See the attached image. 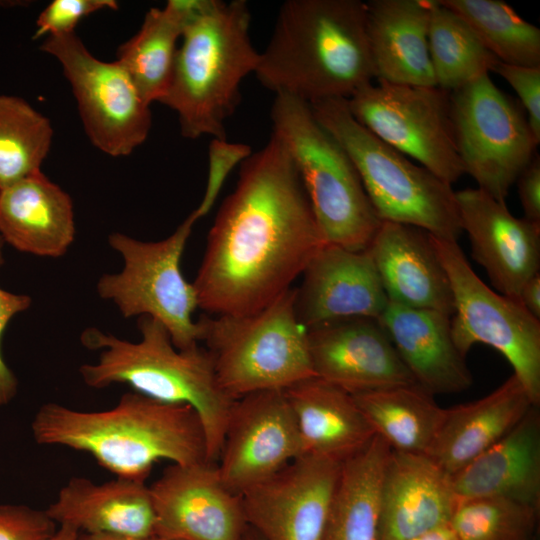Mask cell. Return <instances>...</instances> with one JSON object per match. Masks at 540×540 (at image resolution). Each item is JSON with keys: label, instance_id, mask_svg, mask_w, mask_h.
I'll return each instance as SVG.
<instances>
[{"label": "cell", "instance_id": "1", "mask_svg": "<svg viewBox=\"0 0 540 540\" xmlns=\"http://www.w3.org/2000/svg\"><path fill=\"white\" fill-rule=\"evenodd\" d=\"M327 244L296 164L271 133L242 163L220 206L192 283L213 315L255 313L291 288Z\"/></svg>", "mask_w": 540, "mask_h": 540}, {"label": "cell", "instance_id": "2", "mask_svg": "<svg viewBox=\"0 0 540 540\" xmlns=\"http://www.w3.org/2000/svg\"><path fill=\"white\" fill-rule=\"evenodd\" d=\"M254 74L275 95L309 104L349 99L375 80L366 2H284Z\"/></svg>", "mask_w": 540, "mask_h": 540}, {"label": "cell", "instance_id": "3", "mask_svg": "<svg viewBox=\"0 0 540 540\" xmlns=\"http://www.w3.org/2000/svg\"><path fill=\"white\" fill-rule=\"evenodd\" d=\"M31 428L36 443L89 453L118 478L145 482L161 460L177 465L209 463L204 428L192 407L134 391L104 411L44 404Z\"/></svg>", "mask_w": 540, "mask_h": 540}, {"label": "cell", "instance_id": "4", "mask_svg": "<svg viewBox=\"0 0 540 540\" xmlns=\"http://www.w3.org/2000/svg\"><path fill=\"white\" fill-rule=\"evenodd\" d=\"M137 327L138 342L94 327L82 333L86 348L100 350L97 362L79 369L84 383L96 389L126 384L154 400L192 407L204 428L208 462L216 465L234 399L221 388L210 352L198 344L177 349L167 329L151 317H138Z\"/></svg>", "mask_w": 540, "mask_h": 540}, {"label": "cell", "instance_id": "5", "mask_svg": "<svg viewBox=\"0 0 540 540\" xmlns=\"http://www.w3.org/2000/svg\"><path fill=\"white\" fill-rule=\"evenodd\" d=\"M244 0H204L184 27L169 88L160 101L174 110L181 134L226 138V121L240 102V85L260 52L250 38Z\"/></svg>", "mask_w": 540, "mask_h": 540}, {"label": "cell", "instance_id": "6", "mask_svg": "<svg viewBox=\"0 0 540 540\" xmlns=\"http://www.w3.org/2000/svg\"><path fill=\"white\" fill-rule=\"evenodd\" d=\"M310 106L317 121L350 157L381 221L412 225L457 242L462 227L452 185L362 126L347 99L320 100Z\"/></svg>", "mask_w": 540, "mask_h": 540}, {"label": "cell", "instance_id": "7", "mask_svg": "<svg viewBox=\"0 0 540 540\" xmlns=\"http://www.w3.org/2000/svg\"><path fill=\"white\" fill-rule=\"evenodd\" d=\"M270 118L272 133L296 164L326 243L366 250L382 221L348 154L304 100L276 94Z\"/></svg>", "mask_w": 540, "mask_h": 540}, {"label": "cell", "instance_id": "8", "mask_svg": "<svg viewBox=\"0 0 540 540\" xmlns=\"http://www.w3.org/2000/svg\"><path fill=\"white\" fill-rule=\"evenodd\" d=\"M197 322L218 382L234 400L259 391L286 390L315 376L307 328L296 313V288L255 313L202 316Z\"/></svg>", "mask_w": 540, "mask_h": 540}, {"label": "cell", "instance_id": "9", "mask_svg": "<svg viewBox=\"0 0 540 540\" xmlns=\"http://www.w3.org/2000/svg\"><path fill=\"white\" fill-rule=\"evenodd\" d=\"M197 217L193 212L169 237L144 242L115 232L110 246L123 259V268L105 274L97 292L112 301L124 318L148 316L169 332L177 349H187L200 341V326L193 320L198 307L196 291L183 276L181 258Z\"/></svg>", "mask_w": 540, "mask_h": 540}, {"label": "cell", "instance_id": "10", "mask_svg": "<svg viewBox=\"0 0 540 540\" xmlns=\"http://www.w3.org/2000/svg\"><path fill=\"white\" fill-rule=\"evenodd\" d=\"M430 236L451 284V334L457 349L466 356L473 345L482 343L499 351L533 404L539 406L540 320L519 300L484 283L456 241Z\"/></svg>", "mask_w": 540, "mask_h": 540}, {"label": "cell", "instance_id": "11", "mask_svg": "<svg viewBox=\"0 0 540 540\" xmlns=\"http://www.w3.org/2000/svg\"><path fill=\"white\" fill-rule=\"evenodd\" d=\"M450 107L465 174L479 189L505 202L540 143L524 109L500 90L489 74L450 92Z\"/></svg>", "mask_w": 540, "mask_h": 540}, {"label": "cell", "instance_id": "12", "mask_svg": "<svg viewBox=\"0 0 540 540\" xmlns=\"http://www.w3.org/2000/svg\"><path fill=\"white\" fill-rule=\"evenodd\" d=\"M353 117L379 139L452 185L465 174L450 92L377 80L347 99Z\"/></svg>", "mask_w": 540, "mask_h": 540}, {"label": "cell", "instance_id": "13", "mask_svg": "<svg viewBox=\"0 0 540 540\" xmlns=\"http://www.w3.org/2000/svg\"><path fill=\"white\" fill-rule=\"evenodd\" d=\"M41 49L62 65L95 147L119 157L129 155L146 140L152 120L150 105L118 61L94 57L75 32L48 36Z\"/></svg>", "mask_w": 540, "mask_h": 540}, {"label": "cell", "instance_id": "14", "mask_svg": "<svg viewBox=\"0 0 540 540\" xmlns=\"http://www.w3.org/2000/svg\"><path fill=\"white\" fill-rule=\"evenodd\" d=\"M303 455L296 420L285 390L235 399L217 469L226 487L241 495Z\"/></svg>", "mask_w": 540, "mask_h": 540}, {"label": "cell", "instance_id": "15", "mask_svg": "<svg viewBox=\"0 0 540 540\" xmlns=\"http://www.w3.org/2000/svg\"><path fill=\"white\" fill-rule=\"evenodd\" d=\"M341 463L308 454L240 496L262 540H322Z\"/></svg>", "mask_w": 540, "mask_h": 540}, {"label": "cell", "instance_id": "16", "mask_svg": "<svg viewBox=\"0 0 540 540\" xmlns=\"http://www.w3.org/2000/svg\"><path fill=\"white\" fill-rule=\"evenodd\" d=\"M155 510L153 538L244 540L241 496L223 483L217 464H172L149 486Z\"/></svg>", "mask_w": 540, "mask_h": 540}, {"label": "cell", "instance_id": "17", "mask_svg": "<svg viewBox=\"0 0 540 540\" xmlns=\"http://www.w3.org/2000/svg\"><path fill=\"white\" fill-rule=\"evenodd\" d=\"M307 340L315 376L352 395L416 384L378 319L325 322Z\"/></svg>", "mask_w": 540, "mask_h": 540}, {"label": "cell", "instance_id": "18", "mask_svg": "<svg viewBox=\"0 0 540 540\" xmlns=\"http://www.w3.org/2000/svg\"><path fill=\"white\" fill-rule=\"evenodd\" d=\"M462 231L471 255L498 293L519 300L540 269V224L517 218L505 202L479 188L456 191Z\"/></svg>", "mask_w": 540, "mask_h": 540}, {"label": "cell", "instance_id": "19", "mask_svg": "<svg viewBox=\"0 0 540 540\" xmlns=\"http://www.w3.org/2000/svg\"><path fill=\"white\" fill-rule=\"evenodd\" d=\"M296 288V313L305 328L350 317L379 319L389 300L368 252L324 244Z\"/></svg>", "mask_w": 540, "mask_h": 540}, {"label": "cell", "instance_id": "20", "mask_svg": "<svg viewBox=\"0 0 540 540\" xmlns=\"http://www.w3.org/2000/svg\"><path fill=\"white\" fill-rule=\"evenodd\" d=\"M367 250L389 302L453 315L451 284L427 231L382 221Z\"/></svg>", "mask_w": 540, "mask_h": 540}, {"label": "cell", "instance_id": "21", "mask_svg": "<svg viewBox=\"0 0 540 540\" xmlns=\"http://www.w3.org/2000/svg\"><path fill=\"white\" fill-rule=\"evenodd\" d=\"M457 504L451 475L433 459L391 449L382 481L379 540H407L449 524Z\"/></svg>", "mask_w": 540, "mask_h": 540}, {"label": "cell", "instance_id": "22", "mask_svg": "<svg viewBox=\"0 0 540 540\" xmlns=\"http://www.w3.org/2000/svg\"><path fill=\"white\" fill-rule=\"evenodd\" d=\"M450 318L389 302L378 319L415 383L433 396L462 392L473 383L453 341Z\"/></svg>", "mask_w": 540, "mask_h": 540}, {"label": "cell", "instance_id": "23", "mask_svg": "<svg viewBox=\"0 0 540 540\" xmlns=\"http://www.w3.org/2000/svg\"><path fill=\"white\" fill-rule=\"evenodd\" d=\"M533 406L499 441L451 475L462 500L501 497L539 510L540 412Z\"/></svg>", "mask_w": 540, "mask_h": 540}, {"label": "cell", "instance_id": "24", "mask_svg": "<svg viewBox=\"0 0 540 540\" xmlns=\"http://www.w3.org/2000/svg\"><path fill=\"white\" fill-rule=\"evenodd\" d=\"M45 512L59 526L79 533H117L145 539L155 533L152 497L142 481L117 477L96 484L75 477L60 489Z\"/></svg>", "mask_w": 540, "mask_h": 540}, {"label": "cell", "instance_id": "25", "mask_svg": "<svg viewBox=\"0 0 540 540\" xmlns=\"http://www.w3.org/2000/svg\"><path fill=\"white\" fill-rule=\"evenodd\" d=\"M431 0L366 2L367 34L375 80L436 86L429 53Z\"/></svg>", "mask_w": 540, "mask_h": 540}, {"label": "cell", "instance_id": "26", "mask_svg": "<svg viewBox=\"0 0 540 540\" xmlns=\"http://www.w3.org/2000/svg\"><path fill=\"white\" fill-rule=\"evenodd\" d=\"M533 406L512 374L488 395L446 408L427 455L453 475L505 436Z\"/></svg>", "mask_w": 540, "mask_h": 540}, {"label": "cell", "instance_id": "27", "mask_svg": "<svg viewBox=\"0 0 540 540\" xmlns=\"http://www.w3.org/2000/svg\"><path fill=\"white\" fill-rule=\"evenodd\" d=\"M0 235L25 253L64 255L75 237L70 196L41 170L1 189Z\"/></svg>", "mask_w": 540, "mask_h": 540}, {"label": "cell", "instance_id": "28", "mask_svg": "<svg viewBox=\"0 0 540 540\" xmlns=\"http://www.w3.org/2000/svg\"><path fill=\"white\" fill-rule=\"evenodd\" d=\"M303 455L342 463L359 452L375 432L352 394L316 376L285 390Z\"/></svg>", "mask_w": 540, "mask_h": 540}, {"label": "cell", "instance_id": "29", "mask_svg": "<svg viewBox=\"0 0 540 540\" xmlns=\"http://www.w3.org/2000/svg\"><path fill=\"white\" fill-rule=\"evenodd\" d=\"M390 452L375 434L341 463L322 540H379L382 481Z\"/></svg>", "mask_w": 540, "mask_h": 540}, {"label": "cell", "instance_id": "30", "mask_svg": "<svg viewBox=\"0 0 540 540\" xmlns=\"http://www.w3.org/2000/svg\"><path fill=\"white\" fill-rule=\"evenodd\" d=\"M203 0H170L164 8L150 9L140 30L123 43L117 60L142 99L151 104L165 96L173 73L177 42L188 20Z\"/></svg>", "mask_w": 540, "mask_h": 540}, {"label": "cell", "instance_id": "31", "mask_svg": "<svg viewBox=\"0 0 540 540\" xmlns=\"http://www.w3.org/2000/svg\"><path fill=\"white\" fill-rule=\"evenodd\" d=\"M359 408L392 450L428 454L445 409L417 384L389 387L353 395Z\"/></svg>", "mask_w": 540, "mask_h": 540}, {"label": "cell", "instance_id": "32", "mask_svg": "<svg viewBox=\"0 0 540 540\" xmlns=\"http://www.w3.org/2000/svg\"><path fill=\"white\" fill-rule=\"evenodd\" d=\"M429 53L436 86L452 92L492 72L498 59L453 11L431 0Z\"/></svg>", "mask_w": 540, "mask_h": 540}, {"label": "cell", "instance_id": "33", "mask_svg": "<svg viewBox=\"0 0 540 540\" xmlns=\"http://www.w3.org/2000/svg\"><path fill=\"white\" fill-rule=\"evenodd\" d=\"M457 14L500 62L540 67V29L500 0H438Z\"/></svg>", "mask_w": 540, "mask_h": 540}, {"label": "cell", "instance_id": "34", "mask_svg": "<svg viewBox=\"0 0 540 540\" xmlns=\"http://www.w3.org/2000/svg\"><path fill=\"white\" fill-rule=\"evenodd\" d=\"M52 137L49 120L29 103L0 95V190L40 171Z\"/></svg>", "mask_w": 540, "mask_h": 540}, {"label": "cell", "instance_id": "35", "mask_svg": "<svg viewBox=\"0 0 540 540\" xmlns=\"http://www.w3.org/2000/svg\"><path fill=\"white\" fill-rule=\"evenodd\" d=\"M539 510L506 498L459 501L449 522L459 540H530Z\"/></svg>", "mask_w": 540, "mask_h": 540}, {"label": "cell", "instance_id": "36", "mask_svg": "<svg viewBox=\"0 0 540 540\" xmlns=\"http://www.w3.org/2000/svg\"><path fill=\"white\" fill-rule=\"evenodd\" d=\"M252 153L251 147L233 143L226 138H213L209 145V166L205 191L199 206L193 211L197 219L212 209L229 173Z\"/></svg>", "mask_w": 540, "mask_h": 540}, {"label": "cell", "instance_id": "37", "mask_svg": "<svg viewBox=\"0 0 540 540\" xmlns=\"http://www.w3.org/2000/svg\"><path fill=\"white\" fill-rule=\"evenodd\" d=\"M114 0H54L39 15L34 38L74 33L78 22L99 10L117 9Z\"/></svg>", "mask_w": 540, "mask_h": 540}, {"label": "cell", "instance_id": "38", "mask_svg": "<svg viewBox=\"0 0 540 540\" xmlns=\"http://www.w3.org/2000/svg\"><path fill=\"white\" fill-rule=\"evenodd\" d=\"M56 529L45 511L25 505H0V540H49Z\"/></svg>", "mask_w": 540, "mask_h": 540}, {"label": "cell", "instance_id": "39", "mask_svg": "<svg viewBox=\"0 0 540 540\" xmlns=\"http://www.w3.org/2000/svg\"><path fill=\"white\" fill-rule=\"evenodd\" d=\"M492 72L501 76L516 92L529 126L540 141V67L506 64L498 61Z\"/></svg>", "mask_w": 540, "mask_h": 540}, {"label": "cell", "instance_id": "40", "mask_svg": "<svg viewBox=\"0 0 540 540\" xmlns=\"http://www.w3.org/2000/svg\"><path fill=\"white\" fill-rule=\"evenodd\" d=\"M4 240L0 235V266L4 263L2 249ZM31 305V298L24 294H14L0 288V344L2 334L14 315L27 310ZM17 392V380L13 372L5 363L0 346V407L8 404Z\"/></svg>", "mask_w": 540, "mask_h": 540}, {"label": "cell", "instance_id": "41", "mask_svg": "<svg viewBox=\"0 0 540 540\" xmlns=\"http://www.w3.org/2000/svg\"><path fill=\"white\" fill-rule=\"evenodd\" d=\"M524 218L540 224V157L536 154L516 179Z\"/></svg>", "mask_w": 540, "mask_h": 540}, {"label": "cell", "instance_id": "42", "mask_svg": "<svg viewBox=\"0 0 540 540\" xmlns=\"http://www.w3.org/2000/svg\"><path fill=\"white\" fill-rule=\"evenodd\" d=\"M519 301L529 313L540 320V273L531 277L523 285Z\"/></svg>", "mask_w": 540, "mask_h": 540}, {"label": "cell", "instance_id": "43", "mask_svg": "<svg viewBox=\"0 0 540 540\" xmlns=\"http://www.w3.org/2000/svg\"><path fill=\"white\" fill-rule=\"evenodd\" d=\"M407 540H459L450 524H445Z\"/></svg>", "mask_w": 540, "mask_h": 540}, {"label": "cell", "instance_id": "44", "mask_svg": "<svg viewBox=\"0 0 540 540\" xmlns=\"http://www.w3.org/2000/svg\"><path fill=\"white\" fill-rule=\"evenodd\" d=\"M79 540H151L117 533H80Z\"/></svg>", "mask_w": 540, "mask_h": 540}, {"label": "cell", "instance_id": "45", "mask_svg": "<svg viewBox=\"0 0 540 540\" xmlns=\"http://www.w3.org/2000/svg\"><path fill=\"white\" fill-rule=\"evenodd\" d=\"M79 532L73 528L59 526L49 540H79Z\"/></svg>", "mask_w": 540, "mask_h": 540}, {"label": "cell", "instance_id": "46", "mask_svg": "<svg viewBox=\"0 0 540 540\" xmlns=\"http://www.w3.org/2000/svg\"><path fill=\"white\" fill-rule=\"evenodd\" d=\"M244 540H262L252 529H248Z\"/></svg>", "mask_w": 540, "mask_h": 540}, {"label": "cell", "instance_id": "47", "mask_svg": "<svg viewBox=\"0 0 540 540\" xmlns=\"http://www.w3.org/2000/svg\"><path fill=\"white\" fill-rule=\"evenodd\" d=\"M151 540H164V539H159V538H151Z\"/></svg>", "mask_w": 540, "mask_h": 540}]
</instances>
